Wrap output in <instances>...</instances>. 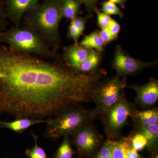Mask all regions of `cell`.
Segmentation results:
<instances>
[{"label":"cell","instance_id":"16","mask_svg":"<svg viewBox=\"0 0 158 158\" xmlns=\"http://www.w3.org/2000/svg\"><path fill=\"white\" fill-rule=\"evenodd\" d=\"M100 60V53L96 50L91 49L87 59L77 70L84 73L93 72L98 65Z\"/></svg>","mask_w":158,"mask_h":158},{"label":"cell","instance_id":"14","mask_svg":"<svg viewBox=\"0 0 158 158\" xmlns=\"http://www.w3.org/2000/svg\"><path fill=\"white\" fill-rule=\"evenodd\" d=\"M138 132L142 134L146 138L147 146L155 147L157 144L158 139V124L152 125H141L137 124Z\"/></svg>","mask_w":158,"mask_h":158},{"label":"cell","instance_id":"33","mask_svg":"<svg viewBox=\"0 0 158 158\" xmlns=\"http://www.w3.org/2000/svg\"><path fill=\"white\" fill-rule=\"evenodd\" d=\"M151 158H158V155H156V156H154L153 157Z\"/></svg>","mask_w":158,"mask_h":158},{"label":"cell","instance_id":"25","mask_svg":"<svg viewBox=\"0 0 158 158\" xmlns=\"http://www.w3.org/2000/svg\"><path fill=\"white\" fill-rule=\"evenodd\" d=\"M95 158H112V148L111 141L105 143Z\"/></svg>","mask_w":158,"mask_h":158},{"label":"cell","instance_id":"32","mask_svg":"<svg viewBox=\"0 0 158 158\" xmlns=\"http://www.w3.org/2000/svg\"><path fill=\"white\" fill-rule=\"evenodd\" d=\"M108 1L115 4H118L122 9H125V3H126L127 0H108Z\"/></svg>","mask_w":158,"mask_h":158},{"label":"cell","instance_id":"9","mask_svg":"<svg viewBox=\"0 0 158 158\" xmlns=\"http://www.w3.org/2000/svg\"><path fill=\"white\" fill-rule=\"evenodd\" d=\"M75 144L80 151L88 153L98 144L100 136L90 126L86 124L73 134Z\"/></svg>","mask_w":158,"mask_h":158},{"label":"cell","instance_id":"21","mask_svg":"<svg viewBox=\"0 0 158 158\" xmlns=\"http://www.w3.org/2000/svg\"><path fill=\"white\" fill-rule=\"evenodd\" d=\"M35 141V145L31 149L28 150L26 154L29 158H47L44 150L38 146L37 143V136L34 133H31Z\"/></svg>","mask_w":158,"mask_h":158},{"label":"cell","instance_id":"4","mask_svg":"<svg viewBox=\"0 0 158 158\" xmlns=\"http://www.w3.org/2000/svg\"><path fill=\"white\" fill-rule=\"evenodd\" d=\"M76 106L46 119L44 135L56 139L72 135L97 116L95 110H87Z\"/></svg>","mask_w":158,"mask_h":158},{"label":"cell","instance_id":"5","mask_svg":"<svg viewBox=\"0 0 158 158\" xmlns=\"http://www.w3.org/2000/svg\"><path fill=\"white\" fill-rule=\"evenodd\" d=\"M135 111L122 94L115 105L102 114L108 137L111 138L117 137L121 133L128 118L133 116Z\"/></svg>","mask_w":158,"mask_h":158},{"label":"cell","instance_id":"31","mask_svg":"<svg viewBox=\"0 0 158 158\" xmlns=\"http://www.w3.org/2000/svg\"><path fill=\"white\" fill-rule=\"evenodd\" d=\"M126 158H141L138 151L131 147V144L127 150Z\"/></svg>","mask_w":158,"mask_h":158},{"label":"cell","instance_id":"20","mask_svg":"<svg viewBox=\"0 0 158 158\" xmlns=\"http://www.w3.org/2000/svg\"><path fill=\"white\" fill-rule=\"evenodd\" d=\"M72 149L69 144L67 137H65L63 142L61 144L56 154V158H72Z\"/></svg>","mask_w":158,"mask_h":158},{"label":"cell","instance_id":"8","mask_svg":"<svg viewBox=\"0 0 158 158\" xmlns=\"http://www.w3.org/2000/svg\"><path fill=\"white\" fill-rule=\"evenodd\" d=\"M40 0H6V15L14 27H20L23 18L27 12L34 9Z\"/></svg>","mask_w":158,"mask_h":158},{"label":"cell","instance_id":"27","mask_svg":"<svg viewBox=\"0 0 158 158\" xmlns=\"http://www.w3.org/2000/svg\"><path fill=\"white\" fill-rule=\"evenodd\" d=\"M107 28L110 31L112 36L115 39L119 34L120 30V26L115 20L112 19Z\"/></svg>","mask_w":158,"mask_h":158},{"label":"cell","instance_id":"7","mask_svg":"<svg viewBox=\"0 0 158 158\" xmlns=\"http://www.w3.org/2000/svg\"><path fill=\"white\" fill-rule=\"evenodd\" d=\"M152 65V63L142 62L131 57L122 49L117 46L114 55L113 66L118 76L135 74L145 67Z\"/></svg>","mask_w":158,"mask_h":158},{"label":"cell","instance_id":"2","mask_svg":"<svg viewBox=\"0 0 158 158\" xmlns=\"http://www.w3.org/2000/svg\"><path fill=\"white\" fill-rule=\"evenodd\" d=\"M63 0H44L25 15L23 26L37 33L53 50L57 52L60 42L59 26L62 18Z\"/></svg>","mask_w":158,"mask_h":158},{"label":"cell","instance_id":"22","mask_svg":"<svg viewBox=\"0 0 158 158\" xmlns=\"http://www.w3.org/2000/svg\"><path fill=\"white\" fill-rule=\"evenodd\" d=\"M131 139V146L137 151L142 150L147 146V141L146 138L140 133L137 132Z\"/></svg>","mask_w":158,"mask_h":158},{"label":"cell","instance_id":"13","mask_svg":"<svg viewBox=\"0 0 158 158\" xmlns=\"http://www.w3.org/2000/svg\"><path fill=\"white\" fill-rule=\"evenodd\" d=\"M132 117L137 124L152 125L158 124V109L144 111H135Z\"/></svg>","mask_w":158,"mask_h":158},{"label":"cell","instance_id":"17","mask_svg":"<svg viewBox=\"0 0 158 158\" xmlns=\"http://www.w3.org/2000/svg\"><path fill=\"white\" fill-rule=\"evenodd\" d=\"M79 44L85 48L93 49H95L99 51L101 50L106 44L99 33L93 32L84 37Z\"/></svg>","mask_w":158,"mask_h":158},{"label":"cell","instance_id":"23","mask_svg":"<svg viewBox=\"0 0 158 158\" xmlns=\"http://www.w3.org/2000/svg\"><path fill=\"white\" fill-rule=\"evenodd\" d=\"M6 0H0V31L7 29L8 19L6 15Z\"/></svg>","mask_w":158,"mask_h":158},{"label":"cell","instance_id":"26","mask_svg":"<svg viewBox=\"0 0 158 158\" xmlns=\"http://www.w3.org/2000/svg\"><path fill=\"white\" fill-rule=\"evenodd\" d=\"M88 19V17H82L77 16L75 18L71 20L70 23L76 28L81 35L85 31V24Z\"/></svg>","mask_w":158,"mask_h":158},{"label":"cell","instance_id":"28","mask_svg":"<svg viewBox=\"0 0 158 158\" xmlns=\"http://www.w3.org/2000/svg\"><path fill=\"white\" fill-rule=\"evenodd\" d=\"M81 35L76 28L70 23L68 29L69 37L73 40L74 44H78L79 37Z\"/></svg>","mask_w":158,"mask_h":158},{"label":"cell","instance_id":"19","mask_svg":"<svg viewBox=\"0 0 158 158\" xmlns=\"http://www.w3.org/2000/svg\"><path fill=\"white\" fill-rule=\"evenodd\" d=\"M102 12L109 15H117L121 18L123 17V12L115 3L110 1H105L102 3Z\"/></svg>","mask_w":158,"mask_h":158},{"label":"cell","instance_id":"6","mask_svg":"<svg viewBox=\"0 0 158 158\" xmlns=\"http://www.w3.org/2000/svg\"><path fill=\"white\" fill-rule=\"evenodd\" d=\"M126 85L125 78L121 79L118 76L101 84L94 100L96 103L94 110L97 115H102L118 101Z\"/></svg>","mask_w":158,"mask_h":158},{"label":"cell","instance_id":"18","mask_svg":"<svg viewBox=\"0 0 158 158\" xmlns=\"http://www.w3.org/2000/svg\"><path fill=\"white\" fill-rule=\"evenodd\" d=\"M112 158H126L127 150L131 144V139L125 138L118 141H111Z\"/></svg>","mask_w":158,"mask_h":158},{"label":"cell","instance_id":"24","mask_svg":"<svg viewBox=\"0 0 158 158\" xmlns=\"http://www.w3.org/2000/svg\"><path fill=\"white\" fill-rule=\"evenodd\" d=\"M94 11L96 13L98 24L99 27L102 29L107 27L110 22L112 19L110 15L100 11L97 8L94 9Z\"/></svg>","mask_w":158,"mask_h":158},{"label":"cell","instance_id":"3","mask_svg":"<svg viewBox=\"0 0 158 158\" xmlns=\"http://www.w3.org/2000/svg\"><path fill=\"white\" fill-rule=\"evenodd\" d=\"M0 42L20 52L50 60L61 59L57 52L52 49L37 33L24 26L0 31Z\"/></svg>","mask_w":158,"mask_h":158},{"label":"cell","instance_id":"12","mask_svg":"<svg viewBox=\"0 0 158 158\" xmlns=\"http://www.w3.org/2000/svg\"><path fill=\"white\" fill-rule=\"evenodd\" d=\"M46 119L23 118H15L11 122L0 120V127L8 129L14 132L21 134L35 125L45 123Z\"/></svg>","mask_w":158,"mask_h":158},{"label":"cell","instance_id":"11","mask_svg":"<svg viewBox=\"0 0 158 158\" xmlns=\"http://www.w3.org/2000/svg\"><path fill=\"white\" fill-rule=\"evenodd\" d=\"M91 50L83 47L79 43L74 44L64 48L62 61L65 65L77 70L87 59Z\"/></svg>","mask_w":158,"mask_h":158},{"label":"cell","instance_id":"15","mask_svg":"<svg viewBox=\"0 0 158 158\" xmlns=\"http://www.w3.org/2000/svg\"><path fill=\"white\" fill-rule=\"evenodd\" d=\"M82 3L78 0H63L62 12V18L72 20L81 13Z\"/></svg>","mask_w":158,"mask_h":158},{"label":"cell","instance_id":"30","mask_svg":"<svg viewBox=\"0 0 158 158\" xmlns=\"http://www.w3.org/2000/svg\"><path fill=\"white\" fill-rule=\"evenodd\" d=\"M102 39L104 41L105 44L111 42V41L115 39L110 34V31L107 28H102L101 31L99 33Z\"/></svg>","mask_w":158,"mask_h":158},{"label":"cell","instance_id":"29","mask_svg":"<svg viewBox=\"0 0 158 158\" xmlns=\"http://www.w3.org/2000/svg\"><path fill=\"white\" fill-rule=\"evenodd\" d=\"M82 4L85 5L86 9L88 12L91 13L94 11L96 8V5L98 0H78Z\"/></svg>","mask_w":158,"mask_h":158},{"label":"cell","instance_id":"10","mask_svg":"<svg viewBox=\"0 0 158 158\" xmlns=\"http://www.w3.org/2000/svg\"><path fill=\"white\" fill-rule=\"evenodd\" d=\"M135 91L136 101L144 107L152 106L158 99V83L157 80L152 79L148 83L141 86H130Z\"/></svg>","mask_w":158,"mask_h":158},{"label":"cell","instance_id":"1","mask_svg":"<svg viewBox=\"0 0 158 158\" xmlns=\"http://www.w3.org/2000/svg\"><path fill=\"white\" fill-rule=\"evenodd\" d=\"M103 72L84 73L0 44V113L44 119L94 102Z\"/></svg>","mask_w":158,"mask_h":158}]
</instances>
